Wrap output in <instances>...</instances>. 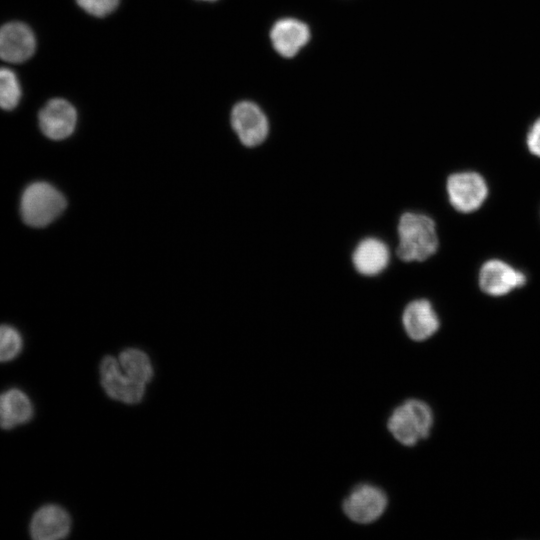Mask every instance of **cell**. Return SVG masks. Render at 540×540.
Wrapping results in <instances>:
<instances>
[{
  "mask_svg": "<svg viewBox=\"0 0 540 540\" xmlns=\"http://www.w3.org/2000/svg\"><path fill=\"white\" fill-rule=\"evenodd\" d=\"M397 231L396 252L401 260L424 261L436 253L439 244L436 225L429 216L406 212L399 219Z\"/></svg>",
  "mask_w": 540,
  "mask_h": 540,
  "instance_id": "1",
  "label": "cell"
},
{
  "mask_svg": "<svg viewBox=\"0 0 540 540\" xmlns=\"http://www.w3.org/2000/svg\"><path fill=\"white\" fill-rule=\"evenodd\" d=\"M66 206V198L55 186L46 181H35L22 192L20 215L26 225L42 228L55 221Z\"/></svg>",
  "mask_w": 540,
  "mask_h": 540,
  "instance_id": "2",
  "label": "cell"
},
{
  "mask_svg": "<svg viewBox=\"0 0 540 540\" xmlns=\"http://www.w3.org/2000/svg\"><path fill=\"white\" fill-rule=\"evenodd\" d=\"M433 422V411L427 403L409 399L393 410L387 427L399 443L411 447L429 436Z\"/></svg>",
  "mask_w": 540,
  "mask_h": 540,
  "instance_id": "3",
  "label": "cell"
},
{
  "mask_svg": "<svg viewBox=\"0 0 540 540\" xmlns=\"http://www.w3.org/2000/svg\"><path fill=\"white\" fill-rule=\"evenodd\" d=\"M446 191L452 207L461 213L477 211L488 197L484 177L475 171L451 174L446 181Z\"/></svg>",
  "mask_w": 540,
  "mask_h": 540,
  "instance_id": "4",
  "label": "cell"
},
{
  "mask_svg": "<svg viewBox=\"0 0 540 540\" xmlns=\"http://www.w3.org/2000/svg\"><path fill=\"white\" fill-rule=\"evenodd\" d=\"M388 505L386 493L371 484L357 485L345 498L343 511L353 522L369 524L379 519Z\"/></svg>",
  "mask_w": 540,
  "mask_h": 540,
  "instance_id": "5",
  "label": "cell"
},
{
  "mask_svg": "<svg viewBox=\"0 0 540 540\" xmlns=\"http://www.w3.org/2000/svg\"><path fill=\"white\" fill-rule=\"evenodd\" d=\"M480 290L491 297H502L526 284V275L501 259H489L479 269Z\"/></svg>",
  "mask_w": 540,
  "mask_h": 540,
  "instance_id": "6",
  "label": "cell"
},
{
  "mask_svg": "<svg viewBox=\"0 0 540 540\" xmlns=\"http://www.w3.org/2000/svg\"><path fill=\"white\" fill-rule=\"evenodd\" d=\"M101 385L106 394L127 404L139 403L145 393V384L128 377L121 369L118 359L105 356L100 363Z\"/></svg>",
  "mask_w": 540,
  "mask_h": 540,
  "instance_id": "7",
  "label": "cell"
},
{
  "mask_svg": "<svg viewBox=\"0 0 540 540\" xmlns=\"http://www.w3.org/2000/svg\"><path fill=\"white\" fill-rule=\"evenodd\" d=\"M231 125L241 143L247 147L260 145L269 132L266 115L258 105L250 101H241L233 107Z\"/></svg>",
  "mask_w": 540,
  "mask_h": 540,
  "instance_id": "8",
  "label": "cell"
},
{
  "mask_svg": "<svg viewBox=\"0 0 540 540\" xmlns=\"http://www.w3.org/2000/svg\"><path fill=\"white\" fill-rule=\"evenodd\" d=\"M38 121L46 137L52 140H63L74 132L77 113L68 101L52 99L41 109Z\"/></svg>",
  "mask_w": 540,
  "mask_h": 540,
  "instance_id": "9",
  "label": "cell"
},
{
  "mask_svg": "<svg viewBox=\"0 0 540 540\" xmlns=\"http://www.w3.org/2000/svg\"><path fill=\"white\" fill-rule=\"evenodd\" d=\"M32 30L20 22H10L0 28V58L11 63L28 60L35 52Z\"/></svg>",
  "mask_w": 540,
  "mask_h": 540,
  "instance_id": "10",
  "label": "cell"
},
{
  "mask_svg": "<svg viewBox=\"0 0 540 540\" xmlns=\"http://www.w3.org/2000/svg\"><path fill=\"white\" fill-rule=\"evenodd\" d=\"M402 323L406 334L414 341L427 340L440 326L437 313L426 299L410 302L403 311Z\"/></svg>",
  "mask_w": 540,
  "mask_h": 540,
  "instance_id": "11",
  "label": "cell"
},
{
  "mask_svg": "<svg viewBox=\"0 0 540 540\" xmlns=\"http://www.w3.org/2000/svg\"><path fill=\"white\" fill-rule=\"evenodd\" d=\"M274 49L283 57H294L310 40L308 25L294 18H283L270 31Z\"/></svg>",
  "mask_w": 540,
  "mask_h": 540,
  "instance_id": "12",
  "label": "cell"
},
{
  "mask_svg": "<svg viewBox=\"0 0 540 540\" xmlns=\"http://www.w3.org/2000/svg\"><path fill=\"white\" fill-rule=\"evenodd\" d=\"M71 519L65 509L49 504L39 508L30 522V534L36 540L65 538L70 531Z\"/></svg>",
  "mask_w": 540,
  "mask_h": 540,
  "instance_id": "13",
  "label": "cell"
},
{
  "mask_svg": "<svg viewBox=\"0 0 540 540\" xmlns=\"http://www.w3.org/2000/svg\"><path fill=\"white\" fill-rule=\"evenodd\" d=\"M33 414L32 402L22 390L11 388L0 394V428L10 430L25 424Z\"/></svg>",
  "mask_w": 540,
  "mask_h": 540,
  "instance_id": "14",
  "label": "cell"
},
{
  "mask_svg": "<svg viewBox=\"0 0 540 540\" xmlns=\"http://www.w3.org/2000/svg\"><path fill=\"white\" fill-rule=\"evenodd\" d=\"M352 262L362 275L373 276L383 271L389 262V250L384 242L366 238L356 246Z\"/></svg>",
  "mask_w": 540,
  "mask_h": 540,
  "instance_id": "15",
  "label": "cell"
},
{
  "mask_svg": "<svg viewBox=\"0 0 540 540\" xmlns=\"http://www.w3.org/2000/svg\"><path fill=\"white\" fill-rule=\"evenodd\" d=\"M122 371L138 383L147 384L153 377V367L146 353L139 349L128 348L118 356Z\"/></svg>",
  "mask_w": 540,
  "mask_h": 540,
  "instance_id": "16",
  "label": "cell"
},
{
  "mask_svg": "<svg viewBox=\"0 0 540 540\" xmlns=\"http://www.w3.org/2000/svg\"><path fill=\"white\" fill-rule=\"evenodd\" d=\"M21 98V88L16 74L8 68H0V108L14 109Z\"/></svg>",
  "mask_w": 540,
  "mask_h": 540,
  "instance_id": "17",
  "label": "cell"
},
{
  "mask_svg": "<svg viewBox=\"0 0 540 540\" xmlns=\"http://www.w3.org/2000/svg\"><path fill=\"white\" fill-rule=\"evenodd\" d=\"M22 346V337L16 328L7 324L0 325V363L17 357Z\"/></svg>",
  "mask_w": 540,
  "mask_h": 540,
  "instance_id": "18",
  "label": "cell"
},
{
  "mask_svg": "<svg viewBox=\"0 0 540 540\" xmlns=\"http://www.w3.org/2000/svg\"><path fill=\"white\" fill-rule=\"evenodd\" d=\"M78 5L91 15L101 17L116 9L119 0H76Z\"/></svg>",
  "mask_w": 540,
  "mask_h": 540,
  "instance_id": "19",
  "label": "cell"
},
{
  "mask_svg": "<svg viewBox=\"0 0 540 540\" xmlns=\"http://www.w3.org/2000/svg\"><path fill=\"white\" fill-rule=\"evenodd\" d=\"M526 144L530 153L540 158V118L533 123L528 131Z\"/></svg>",
  "mask_w": 540,
  "mask_h": 540,
  "instance_id": "20",
  "label": "cell"
},
{
  "mask_svg": "<svg viewBox=\"0 0 540 540\" xmlns=\"http://www.w3.org/2000/svg\"><path fill=\"white\" fill-rule=\"evenodd\" d=\"M203 1H213V0H203Z\"/></svg>",
  "mask_w": 540,
  "mask_h": 540,
  "instance_id": "21",
  "label": "cell"
}]
</instances>
